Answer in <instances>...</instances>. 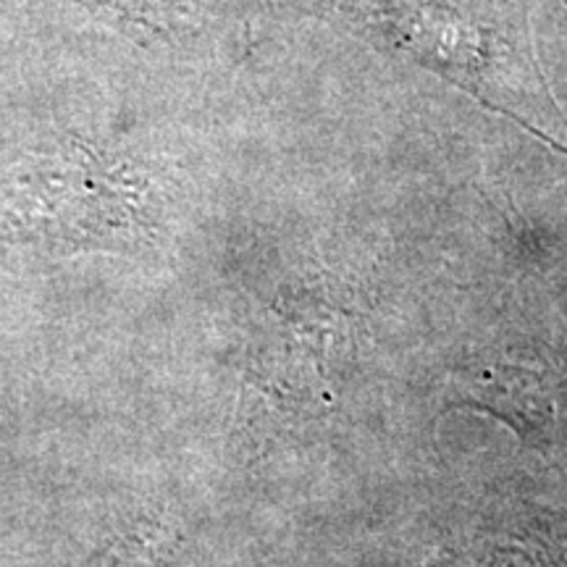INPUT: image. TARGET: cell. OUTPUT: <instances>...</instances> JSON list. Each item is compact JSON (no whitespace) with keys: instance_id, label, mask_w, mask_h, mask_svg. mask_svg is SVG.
<instances>
[{"instance_id":"6da1fadb","label":"cell","mask_w":567,"mask_h":567,"mask_svg":"<svg viewBox=\"0 0 567 567\" xmlns=\"http://www.w3.org/2000/svg\"><path fill=\"white\" fill-rule=\"evenodd\" d=\"M425 567H567V544L538 530L473 536Z\"/></svg>"}]
</instances>
